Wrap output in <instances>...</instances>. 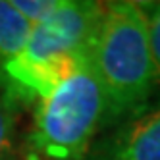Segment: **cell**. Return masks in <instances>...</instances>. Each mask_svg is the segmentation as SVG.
I'll return each mask as SVG.
<instances>
[{"instance_id":"cell-1","label":"cell","mask_w":160,"mask_h":160,"mask_svg":"<svg viewBox=\"0 0 160 160\" xmlns=\"http://www.w3.org/2000/svg\"><path fill=\"white\" fill-rule=\"evenodd\" d=\"M91 62L106 100L102 131L151 108L158 91V72L139 2L116 0L104 4Z\"/></svg>"},{"instance_id":"cell-2","label":"cell","mask_w":160,"mask_h":160,"mask_svg":"<svg viewBox=\"0 0 160 160\" xmlns=\"http://www.w3.org/2000/svg\"><path fill=\"white\" fill-rule=\"evenodd\" d=\"M104 93L89 54L37 104L25 147L42 160H85L97 133L104 129Z\"/></svg>"},{"instance_id":"cell-3","label":"cell","mask_w":160,"mask_h":160,"mask_svg":"<svg viewBox=\"0 0 160 160\" xmlns=\"http://www.w3.org/2000/svg\"><path fill=\"white\" fill-rule=\"evenodd\" d=\"M102 16V2L64 0L48 19L31 29L25 48L18 56L31 62H44L64 56H87L95 44Z\"/></svg>"},{"instance_id":"cell-4","label":"cell","mask_w":160,"mask_h":160,"mask_svg":"<svg viewBox=\"0 0 160 160\" xmlns=\"http://www.w3.org/2000/svg\"><path fill=\"white\" fill-rule=\"evenodd\" d=\"M85 160H160V98L139 116L102 131Z\"/></svg>"},{"instance_id":"cell-5","label":"cell","mask_w":160,"mask_h":160,"mask_svg":"<svg viewBox=\"0 0 160 160\" xmlns=\"http://www.w3.org/2000/svg\"><path fill=\"white\" fill-rule=\"evenodd\" d=\"M31 29L27 19L14 8L12 0H0V75L10 60L23 52Z\"/></svg>"},{"instance_id":"cell-6","label":"cell","mask_w":160,"mask_h":160,"mask_svg":"<svg viewBox=\"0 0 160 160\" xmlns=\"http://www.w3.org/2000/svg\"><path fill=\"white\" fill-rule=\"evenodd\" d=\"M19 104L0 79V160L16 158V129Z\"/></svg>"},{"instance_id":"cell-7","label":"cell","mask_w":160,"mask_h":160,"mask_svg":"<svg viewBox=\"0 0 160 160\" xmlns=\"http://www.w3.org/2000/svg\"><path fill=\"white\" fill-rule=\"evenodd\" d=\"M62 2L64 0H12L14 8L27 19L31 27L48 19L62 6Z\"/></svg>"},{"instance_id":"cell-8","label":"cell","mask_w":160,"mask_h":160,"mask_svg":"<svg viewBox=\"0 0 160 160\" xmlns=\"http://www.w3.org/2000/svg\"><path fill=\"white\" fill-rule=\"evenodd\" d=\"M147 19L148 41H151L152 58L158 72V89H160V2H139ZM160 98V97H158Z\"/></svg>"},{"instance_id":"cell-9","label":"cell","mask_w":160,"mask_h":160,"mask_svg":"<svg viewBox=\"0 0 160 160\" xmlns=\"http://www.w3.org/2000/svg\"><path fill=\"white\" fill-rule=\"evenodd\" d=\"M14 160H42V158H41L35 151H31L29 147H25L19 154H16V158H14Z\"/></svg>"}]
</instances>
